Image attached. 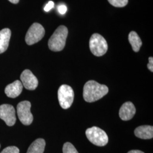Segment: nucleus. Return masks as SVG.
<instances>
[{
    "instance_id": "nucleus-1",
    "label": "nucleus",
    "mask_w": 153,
    "mask_h": 153,
    "mask_svg": "<svg viewBox=\"0 0 153 153\" xmlns=\"http://www.w3.org/2000/svg\"><path fill=\"white\" fill-rule=\"evenodd\" d=\"M108 93V88L107 86L91 80L85 83L83 96L86 102L92 103L102 98Z\"/></svg>"
},
{
    "instance_id": "nucleus-2",
    "label": "nucleus",
    "mask_w": 153,
    "mask_h": 153,
    "mask_svg": "<svg viewBox=\"0 0 153 153\" xmlns=\"http://www.w3.org/2000/svg\"><path fill=\"white\" fill-rule=\"evenodd\" d=\"M68 35V30L64 26L57 28L48 41L49 49L54 52H59L64 48L66 40Z\"/></svg>"
},
{
    "instance_id": "nucleus-3",
    "label": "nucleus",
    "mask_w": 153,
    "mask_h": 153,
    "mask_svg": "<svg viewBox=\"0 0 153 153\" xmlns=\"http://www.w3.org/2000/svg\"><path fill=\"white\" fill-rule=\"evenodd\" d=\"M89 47L93 55L98 57L103 56L108 50L107 41L99 33H94L91 36Z\"/></svg>"
},
{
    "instance_id": "nucleus-4",
    "label": "nucleus",
    "mask_w": 153,
    "mask_h": 153,
    "mask_svg": "<svg viewBox=\"0 0 153 153\" xmlns=\"http://www.w3.org/2000/svg\"><path fill=\"white\" fill-rule=\"evenodd\" d=\"M86 135L90 142L98 146H104L108 142V137L106 133L97 126L88 129Z\"/></svg>"
},
{
    "instance_id": "nucleus-5",
    "label": "nucleus",
    "mask_w": 153,
    "mask_h": 153,
    "mask_svg": "<svg viewBox=\"0 0 153 153\" xmlns=\"http://www.w3.org/2000/svg\"><path fill=\"white\" fill-rule=\"evenodd\" d=\"M74 97V91L70 86L62 85L59 88L58 99L61 107L63 109H68L71 107Z\"/></svg>"
},
{
    "instance_id": "nucleus-6",
    "label": "nucleus",
    "mask_w": 153,
    "mask_h": 153,
    "mask_svg": "<svg viewBox=\"0 0 153 153\" xmlns=\"http://www.w3.org/2000/svg\"><path fill=\"white\" fill-rule=\"evenodd\" d=\"M45 35L44 27L38 23H34L31 25L26 33L25 40L26 43L31 45L41 40Z\"/></svg>"
},
{
    "instance_id": "nucleus-7",
    "label": "nucleus",
    "mask_w": 153,
    "mask_h": 153,
    "mask_svg": "<svg viewBox=\"0 0 153 153\" xmlns=\"http://www.w3.org/2000/svg\"><path fill=\"white\" fill-rule=\"evenodd\" d=\"M31 103L23 101L17 105V114L19 120L23 125L29 126L33 121V114L31 112Z\"/></svg>"
},
{
    "instance_id": "nucleus-8",
    "label": "nucleus",
    "mask_w": 153,
    "mask_h": 153,
    "mask_svg": "<svg viewBox=\"0 0 153 153\" xmlns=\"http://www.w3.org/2000/svg\"><path fill=\"white\" fill-rule=\"evenodd\" d=\"M0 119L4 121L7 126H14L16 122V111L14 107L10 104L1 105Z\"/></svg>"
},
{
    "instance_id": "nucleus-9",
    "label": "nucleus",
    "mask_w": 153,
    "mask_h": 153,
    "mask_svg": "<svg viewBox=\"0 0 153 153\" xmlns=\"http://www.w3.org/2000/svg\"><path fill=\"white\" fill-rule=\"evenodd\" d=\"M22 85L28 90H34L38 86V80L31 71L26 69L21 75Z\"/></svg>"
},
{
    "instance_id": "nucleus-10",
    "label": "nucleus",
    "mask_w": 153,
    "mask_h": 153,
    "mask_svg": "<svg viewBox=\"0 0 153 153\" xmlns=\"http://www.w3.org/2000/svg\"><path fill=\"white\" fill-rule=\"evenodd\" d=\"M136 109L131 102H126L122 105L119 111V116L121 119L124 121L131 119L136 114Z\"/></svg>"
},
{
    "instance_id": "nucleus-11",
    "label": "nucleus",
    "mask_w": 153,
    "mask_h": 153,
    "mask_svg": "<svg viewBox=\"0 0 153 153\" xmlns=\"http://www.w3.org/2000/svg\"><path fill=\"white\" fill-rule=\"evenodd\" d=\"M23 90L22 82L20 81L16 80V81L8 85L5 89L6 95L11 98H15L18 97Z\"/></svg>"
},
{
    "instance_id": "nucleus-12",
    "label": "nucleus",
    "mask_w": 153,
    "mask_h": 153,
    "mask_svg": "<svg viewBox=\"0 0 153 153\" xmlns=\"http://www.w3.org/2000/svg\"><path fill=\"white\" fill-rule=\"evenodd\" d=\"M136 137L143 140L151 139L153 137V127L150 126H142L137 127L134 130Z\"/></svg>"
},
{
    "instance_id": "nucleus-13",
    "label": "nucleus",
    "mask_w": 153,
    "mask_h": 153,
    "mask_svg": "<svg viewBox=\"0 0 153 153\" xmlns=\"http://www.w3.org/2000/svg\"><path fill=\"white\" fill-rule=\"evenodd\" d=\"M11 31L9 28H4L0 31V54L7 49L11 37Z\"/></svg>"
},
{
    "instance_id": "nucleus-14",
    "label": "nucleus",
    "mask_w": 153,
    "mask_h": 153,
    "mask_svg": "<svg viewBox=\"0 0 153 153\" xmlns=\"http://www.w3.org/2000/svg\"><path fill=\"white\" fill-rule=\"evenodd\" d=\"M45 147V141L44 139L38 138L31 143L27 153H43Z\"/></svg>"
},
{
    "instance_id": "nucleus-15",
    "label": "nucleus",
    "mask_w": 153,
    "mask_h": 153,
    "mask_svg": "<svg viewBox=\"0 0 153 153\" xmlns=\"http://www.w3.org/2000/svg\"><path fill=\"white\" fill-rule=\"evenodd\" d=\"M128 39L133 50L135 52H138L142 44V41L138 34L135 31H131L129 34Z\"/></svg>"
},
{
    "instance_id": "nucleus-16",
    "label": "nucleus",
    "mask_w": 153,
    "mask_h": 153,
    "mask_svg": "<svg viewBox=\"0 0 153 153\" xmlns=\"http://www.w3.org/2000/svg\"><path fill=\"white\" fill-rule=\"evenodd\" d=\"M63 153H78L75 147L70 142H66L62 148Z\"/></svg>"
},
{
    "instance_id": "nucleus-17",
    "label": "nucleus",
    "mask_w": 153,
    "mask_h": 153,
    "mask_svg": "<svg viewBox=\"0 0 153 153\" xmlns=\"http://www.w3.org/2000/svg\"><path fill=\"white\" fill-rule=\"evenodd\" d=\"M108 1L111 5L116 7H124L128 3V0H108Z\"/></svg>"
},
{
    "instance_id": "nucleus-18",
    "label": "nucleus",
    "mask_w": 153,
    "mask_h": 153,
    "mask_svg": "<svg viewBox=\"0 0 153 153\" xmlns=\"http://www.w3.org/2000/svg\"><path fill=\"white\" fill-rule=\"evenodd\" d=\"M1 153H19V150L16 146H9L4 149Z\"/></svg>"
},
{
    "instance_id": "nucleus-19",
    "label": "nucleus",
    "mask_w": 153,
    "mask_h": 153,
    "mask_svg": "<svg viewBox=\"0 0 153 153\" xmlns=\"http://www.w3.org/2000/svg\"><path fill=\"white\" fill-rule=\"evenodd\" d=\"M54 5H55V4L53 1H49L48 3L44 7V11L48 12L49 10H51L54 7Z\"/></svg>"
},
{
    "instance_id": "nucleus-20",
    "label": "nucleus",
    "mask_w": 153,
    "mask_h": 153,
    "mask_svg": "<svg viewBox=\"0 0 153 153\" xmlns=\"http://www.w3.org/2000/svg\"><path fill=\"white\" fill-rule=\"evenodd\" d=\"M58 10L59 11V13L61 14H65L66 10H67V7L65 5H61L59 6L58 7Z\"/></svg>"
},
{
    "instance_id": "nucleus-21",
    "label": "nucleus",
    "mask_w": 153,
    "mask_h": 153,
    "mask_svg": "<svg viewBox=\"0 0 153 153\" xmlns=\"http://www.w3.org/2000/svg\"><path fill=\"white\" fill-rule=\"evenodd\" d=\"M149 62L148 64V69L152 71H153V58L152 57H150L149 58Z\"/></svg>"
},
{
    "instance_id": "nucleus-22",
    "label": "nucleus",
    "mask_w": 153,
    "mask_h": 153,
    "mask_svg": "<svg viewBox=\"0 0 153 153\" xmlns=\"http://www.w3.org/2000/svg\"><path fill=\"white\" fill-rule=\"evenodd\" d=\"M128 153H144L143 152H141L140 150H131Z\"/></svg>"
},
{
    "instance_id": "nucleus-23",
    "label": "nucleus",
    "mask_w": 153,
    "mask_h": 153,
    "mask_svg": "<svg viewBox=\"0 0 153 153\" xmlns=\"http://www.w3.org/2000/svg\"><path fill=\"white\" fill-rule=\"evenodd\" d=\"M8 1H9L10 2L13 3V4H18L19 1V0H8Z\"/></svg>"
},
{
    "instance_id": "nucleus-24",
    "label": "nucleus",
    "mask_w": 153,
    "mask_h": 153,
    "mask_svg": "<svg viewBox=\"0 0 153 153\" xmlns=\"http://www.w3.org/2000/svg\"><path fill=\"white\" fill-rule=\"evenodd\" d=\"M0 148H1V145H0Z\"/></svg>"
}]
</instances>
